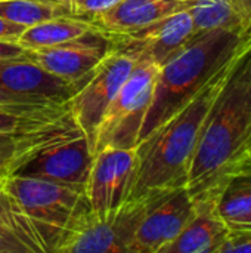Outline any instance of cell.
Wrapping results in <instances>:
<instances>
[{"label": "cell", "mask_w": 251, "mask_h": 253, "mask_svg": "<svg viewBox=\"0 0 251 253\" xmlns=\"http://www.w3.org/2000/svg\"><path fill=\"white\" fill-rule=\"evenodd\" d=\"M251 147V43L232 62L206 117L186 188L195 203L210 202Z\"/></svg>", "instance_id": "cell-1"}, {"label": "cell", "mask_w": 251, "mask_h": 253, "mask_svg": "<svg viewBox=\"0 0 251 253\" xmlns=\"http://www.w3.org/2000/svg\"><path fill=\"white\" fill-rule=\"evenodd\" d=\"M232 62L180 111L136 145V162L124 205H146L169 191L186 187L203 125Z\"/></svg>", "instance_id": "cell-2"}, {"label": "cell", "mask_w": 251, "mask_h": 253, "mask_svg": "<svg viewBox=\"0 0 251 253\" xmlns=\"http://www.w3.org/2000/svg\"><path fill=\"white\" fill-rule=\"evenodd\" d=\"M249 43H251V30L247 28H217L195 34L158 70L138 144L192 101Z\"/></svg>", "instance_id": "cell-3"}, {"label": "cell", "mask_w": 251, "mask_h": 253, "mask_svg": "<svg viewBox=\"0 0 251 253\" xmlns=\"http://www.w3.org/2000/svg\"><path fill=\"white\" fill-rule=\"evenodd\" d=\"M95 159L93 147L70 105L38 132L3 176H25L84 188Z\"/></svg>", "instance_id": "cell-4"}, {"label": "cell", "mask_w": 251, "mask_h": 253, "mask_svg": "<svg viewBox=\"0 0 251 253\" xmlns=\"http://www.w3.org/2000/svg\"><path fill=\"white\" fill-rule=\"evenodd\" d=\"M3 191L30 218L46 252H55L68 221L84 199V188L25 176L3 178Z\"/></svg>", "instance_id": "cell-5"}, {"label": "cell", "mask_w": 251, "mask_h": 253, "mask_svg": "<svg viewBox=\"0 0 251 253\" xmlns=\"http://www.w3.org/2000/svg\"><path fill=\"white\" fill-rule=\"evenodd\" d=\"M158 67L136 62L105 110L95 135V154L107 147L136 148L138 136L152 99Z\"/></svg>", "instance_id": "cell-6"}, {"label": "cell", "mask_w": 251, "mask_h": 253, "mask_svg": "<svg viewBox=\"0 0 251 253\" xmlns=\"http://www.w3.org/2000/svg\"><path fill=\"white\" fill-rule=\"evenodd\" d=\"M146 205H123L108 216L90 212L86 196L68 221L56 253H129Z\"/></svg>", "instance_id": "cell-7"}, {"label": "cell", "mask_w": 251, "mask_h": 253, "mask_svg": "<svg viewBox=\"0 0 251 253\" xmlns=\"http://www.w3.org/2000/svg\"><path fill=\"white\" fill-rule=\"evenodd\" d=\"M75 90V86L24 55L0 59V105L62 108L68 105Z\"/></svg>", "instance_id": "cell-8"}, {"label": "cell", "mask_w": 251, "mask_h": 253, "mask_svg": "<svg viewBox=\"0 0 251 253\" xmlns=\"http://www.w3.org/2000/svg\"><path fill=\"white\" fill-rule=\"evenodd\" d=\"M114 49L112 36L96 27L72 40L25 50L24 56L78 89Z\"/></svg>", "instance_id": "cell-9"}, {"label": "cell", "mask_w": 251, "mask_h": 253, "mask_svg": "<svg viewBox=\"0 0 251 253\" xmlns=\"http://www.w3.org/2000/svg\"><path fill=\"white\" fill-rule=\"evenodd\" d=\"M136 61L129 53L114 49L71 96L68 102L70 110L87 135L92 147L95 145V135L105 110L132 73Z\"/></svg>", "instance_id": "cell-10"}, {"label": "cell", "mask_w": 251, "mask_h": 253, "mask_svg": "<svg viewBox=\"0 0 251 253\" xmlns=\"http://www.w3.org/2000/svg\"><path fill=\"white\" fill-rule=\"evenodd\" d=\"M197 211L186 187L169 191L146 203L129 253H164Z\"/></svg>", "instance_id": "cell-11"}, {"label": "cell", "mask_w": 251, "mask_h": 253, "mask_svg": "<svg viewBox=\"0 0 251 253\" xmlns=\"http://www.w3.org/2000/svg\"><path fill=\"white\" fill-rule=\"evenodd\" d=\"M111 36L115 49L129 53L136 62L161 68L195 36V28L189 9H182L136 31Z\"/></svg>", "instance_id": "cell-12"}, {"label": "cell", "mask_w": 251, "mask_h": 253, "mask_svg": "<svg viewBox=\"0 0 251 253\" xmlns=\"http://www.w3.org/2000/svg\"><path fill=\"white\" fill-rule=\"evenodd\" d=\"M135 162L136 148L107 147L95 154L84 187L90 212L104 218L123 208Z\"/></svg>", "instance_id": "cell-13"}, {"label": "cell", "mask_w": 251, "mask_h": 253, "mask_svg": "<svg viewBox=\"0 0 251 253\" xmlns=\"http://www.w3.org/2000/svg\"><path fill=\"white\" fill-rule=\"evenodd\" d=\"M192 0H120L90 21L111 34H123L143 28L167 15L189 9Z\"/></svg>", "instance_id": "cell-14"}, {"label": "cell", "mask_w": 251, "mask_h": 253, "mask_svg": "<svg viewBox=\"0 0 251 253\" xmlns=\"http://www.w3.org/2000/svg\"><path fill=\"white\" fill-rule=\"evenodd\" d=\"M229 224L219 216L212 202L197 203V211L164 253H219Z\"/></svg>", "instance_id": "cell-15"}, {"label": "cell", "mask_w": 251, "mask_h": 253, "mask_svg": "<svg viewBox=\"0 0 251 253\" xmlns=\"http://www.w3.org/2000/svg\"><path fill=\"white\" fill-rule=\"evenodd\" d=\"M229 225L244 222L251 216V162L244 160L217 187L210 200Z\"/></svg>", "instance_id": "cell-16"}, {"label": "cell", "mask_w": 251, "mask_h": 253, "mask_svg": "<svg viewBox=\"0 0 251 253\" xmlns=\"http://www.w3.org/2000/svg\"><path fill=\"white\" fill-rule=\"evenodd\" d=\"M195 34L217 28L251 30V0H192Z\"/></svg>", "instance_id": "cell-17"}, {"label": "cell", "mask_w": 251, "mask_h": 253, "mask_svg": "<svg viewBox=\"0 0 251 253\" xmlns=\"http://www.w3.org/2000/svg\"><path fill=\"white\" fill-rule=\"evenodd\" d=\"M93 28L96 27L89 19L62 15L25 28L19 36L18 43L25 50L43 49L72 40Z\"/></svg>", "instance_id": "cell-18"}, {"label": "cell", "mask_w": 251, "mask_h": 253, "mask_svg": "<svg viewBox=\"0 0 251 253\" xmlns=\"http://www.w3.org/2000/svg\"><path fill=\"white\" fill-rule=\"evenodd\" d=\"M62 15V6L50 0H0V16L24 28Z\"/></svg>", "instance_id": "cell-19"}, {"label": "cell", "mask_w": 251, "mask_h": 253, "mask_svg": "<svg viewBox=\"0 0 251 253\" xmlns=\"http://www.w3.org/2000/svg\"><path fill=\"white\" fill-rule=\"evenodd\" d=\"M67 107L62 108H18L0 105V132H22L37 127L55 117L61 116Z\"/></svg>", "instance_id": "cell-20"}, {"label": "cell", "mask_w": 251, "mask_h": 253, "mask_svg": "<svg viewBox=\"0 0 251 253\" xmlns=\"http://www.w3.org/2000/svg\"><path fill=\"white\" fill-rule=\"evenodd\" d=\"M49 122H52V120H49ZM49 122H46V123L37 126V127L28 129V130H22V132H12V133H9V132H0V175L1 176H4L7 173V170L10 169V166L33 144V141L36 139V136L38 135V132Z\"/></svg>", "instance_id": "cell-21"}, {"label": "cell", "mask_w": 251, "mask_h": 253, "mask_svg": "<svg viewBox=\"0 0 251 253\" xmlns=\"http://www.w3.org/2000/svg\"><path fill=\"white\" fill-rule=\"evenodd\" d=\"M120 0H58L67 15L92 19L98 13L112 7Z\"/></svg>", "instance_id": "cell-22"}, {"label": "cell", "mask_w": 251, "mask_h": 253, "mask_svg": "<svg viewBox=\"0 0 251 253\" xmlns=\"http://www.w3.org/2000/svg\"><path fill=\"white\" fill-rule=\"evenodd\" d=\"M219 253H251L250 225H229L228 237Z\"/></svg>", "instance_id": "cell-23"}, {"label": "cell", "mask_w": 251, "mask_h": 253, "mask_svg": "<svg viewBox=\"0 0 251 253\" xmlns=\"http://www.w3.org/2000/svg\"><path fill=\"white\" fill-rule=\"evenodd\" d=\"M28 248L6 227L0 225V253H25Z\"/></svg>", "instance_id": "cell-24"}, {"label": "cell", "mask_w": 251, "mask_h": 253, "mask_svg": "<svg viewBox=\"0 0 251 253\" xmlns=\"http://www.w3.org/2000/svg\"><path fill=\"white\" fill-rule=\"evenodd\" d=\"M25 28L22 25L9 22V21H6L4 18L0 16V40H7V42H16L18 43V39H19V36L22 34Z\"/></svg>", "instance_id": "cell-25"}, {"label": "cell", "mask_w": 251, "mask_h": 253, "mask_svg": "<svg viewBox=\"0 0 251 253\" xmlns=\"http://www.w3.org/2000/svg\"><path fill=\"white\" fill-rule=\"evenodd\" d=\"M25 49L16 43V42H7V40H0V59H7V58H16L24 55Z\"/></svg>", "instance_id": "cell-26"}, {"label": "cell", "mask_w": 251, "mask_h": 253, "mask_svg": "<svg viewBox=\"0 0 251 253\" xmlns=\"http://www.w3.org/2000/svg\"><path fill=\"white\" fill-rule=\"evenodd\" d=\"M237 225H250L251 227V216L249 218V219H246L244 222H241V224H237Z\"/></svg>", "instance_id": "cell-27"}, {"label": "cell", "mask_w": 251, "mask_h": 253, "mask_svg": "<svg viewBox=\"0 0 251 253\" xmlns=\"http://www.w3.org/2000/svg\"><path fill=\"white\" fill-rule=\"evenodd\" d=\"M246 160H247V162H251V147H250V150H249V153H247V157H246Z\"/></svg>", "instance_id": "cell-28"}, {"label": "cell", "mask_w": 251, "mask_h": 253, "mask_svg": "<svg viewBox=\"0 0 251 253\" xmlns=\"http://www.w3.org/2000/svg\"><path fill=\"white\" fill-rule=\"evenodd\" d=\"M0 187H3V176L0 175Z\"/></svg>", "instance_id": "cell-29"}, {"label": "cell", "mask_w": 251, "mask_h": 253, "mask_svg": "<svg viewBox=\"0 0 251 253\" xmlns=\"http://www.w3.org/2000/svg\"><path fill=\"white\" fill-rule=\"evenodd\" d=\"M50 1H55V3H58V0H50ZM59 4V3H58Z\"/></svg>", "instance_id": "cell-30"}, {"label": "cell", "mask_w": 251, "mask_h": 253, "mask_svg": "<svg viewBox=\"0 0 251 253\" xmlns=\"http://www.w3.org/2000/svg\"><path fill=\"white\" fill-rule=\"evenodd\" d=\"M0 191H1V187H0Z\"/></svg>", "instance_id": "cell-31"}]
</instances>
